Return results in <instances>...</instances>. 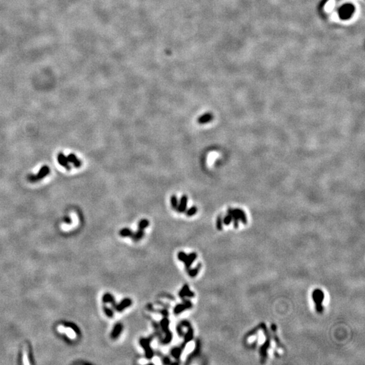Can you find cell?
Returning <instances> with one entry per match:
<instances>
[{"label":"cell","instance_id":"12","mask_svg":"<svg viewBox=\"0 0 365 365\" xmlns=\"http://www.w3.org/2000/svg\"><path fill=\"white\" fill-rule=\"evenodd\" d=\"M66 157H67L68 162H69L70 164H73V166H75V168H80V166H81L82 162L80 161V159H79L78 158L76 157V156L75 155V154L71 153Z\"/></svg>","mask_w":365,"mask_h":365},{"label":"cell","instance_id":"5","mask_svg":"<svg viewBox=\"0 0 365 365\" xmlns=\"http://www.w3.org/2000/svg\"><path fill=\"white\" fill-rule=\"evenodd\" d=\"M193 306V304L190 300H184L183 303L178 304L175 306L173 310L174 314H179L185 310L190 309Z\"/></svg>","mask_w":365,"mask_h":365},{"label":"cell","instance_id":"16","mask_svg":"<svg viewBox=\"0 0 365 365\" xmlns=\"http://www.w3.org/2000/svg\"><path fill=\"white\" fill-rule=\"evenodd\" d=\"M213 119V116L210 113H206L200 116L198 118V122L199 124H206L208 123Z\"/></svg>","mask_w":365,"mask_h":365},{"label":"cell","instance_id":"22","mask_svg":"<svg viewBox=\"0 0 365 365\" xmlns=\"http://www.w3.org/2000/svg\"><path fill=\"white\" fill-rule=\"evenodd\" d=\"M199 349H200V343H199V340H198V341L196 342L195 347L194 350V352L191 353L190 355H189L187 358V363H189V361H191L193 358H194L195 356L198 355L199 352Z\"/></svg>","mask_w":365,"mask_h":365},{"label":"cell","instance_id":"24","mask_svg":"<svg viewBox=\"0 0 365 365\" xmlns=\"http://www.w3.org/2000/svg\"><path fill=\"white\" fill-rule=\"evenodd\" d=\"M150 225V221L146 219L141 220L138 223V229L144 230Z\"/></svg>","mask_w":365,"mask_h":365},{"label":"cell","instance_id":"10","mask_svg":"<svg viewBox=\"0 0 365 365\" xmlns=\"http://www.w3.org/2000/svg\"><path fill=\"white\" fill-rule=\"evenodd\" d=\"M194 293L190 290L187 284H185V285L182 286L181 289L180 290V292H178V296H179L181 299H184L185 297H194Z\"/></svg>","mask_w":365,"mask_h":365},{"label":"cell","instance_id":"8","mask_svg":"<svg viewBox=\"0 0 365 365\" xmlns=\"http://www.w3.org/2000/svg\"><path fill=\"white\" fill-rule=\"evenodd\" d=\"M57 160H58V164L59 165H60L61 166L65 168L67 170H70L71 169V164H70L69 162H68L67 157H66V156L64 155V153L59 152L58 154Z\"/></svg>","mask_w":365,"mask_h":365},{"label":"cell","instance_id":"1","mask_svg":"<svg viewBox=\"0 0 365 365\" xmlns=\"http://www.w3.org/2000/svg\"><path fill=\"white\" fill-rule=\"evenodd\" d=\"M355 12V7L352 3H346L339 8L338 14L340 19L347 20L350 19Z\"/></svg>","mask_w":365,"mask_h":365},{"label":"cell","instance_id":"29","mask_svg":"<svg viewBox=\"0 0 365 365\" xmlns=\"http://www.w3.org/2000/svg\"><path fill=\"white\" fill-rule=\"evenodd\" d=\"M177 257H178V260H180L181 262H184L185 260H186V258H187V254H186L185 252H178V254L177 255Z\"/></svg>","mask_w":365,"mask_h":365},{"label":"cell","instance_id":"14","mask_svg":"<svg viewBox=\"0 0 365 365\" xmlns=\"http://www.w3.org/2000/svg\"><path fill=\"white\" fill-rule=\"evenodd\" d=\"M197 257H198V255H197V254L195 253V252H192V253L187 255V257L184 262L185 267L187 271H188V270L191 268V266L192 265L193 263H194V262L195 260V259L197 258Z\"/></svg>","mask_w":365,"mask_h":365},{"label":"cell","instance_id":"33","mask_svg":"<svg viewBox=\"0 0 365 365\" xmlns=\"http://www.w3.org/2000/svg\"><path fill=\"white\" fill-rule=\"evenodd\" d=\"M231 220H232V218H231V215H228L227 216H226L224 218L223 223H224V224H226V225H228V224H229L231 222Z\"/></svg>","mask_w":365,"mask_h":365},{"label":"cell","instance_id":"18","mask_svg":"<svg viewBox=\"0 0 365 365\" xmlns=\"http://www.w3.org/2000/svg\"><path fill=\"white\" fill-rule=\"evenodd\" d=\"M184 342L187 343L194 338V329L192 327L187 328V331L184 334Z\"/></svg>","mask_w":365,"mask_h":365},{"label":"cell","instance_id":"19","mask_svg":"<svg viewBox=\"0 0 365 365\" xmlns=\"http://www.w3.org/2000/svg\"><path fill=\"white\" fill-rule=\"evenodd\" d=\"M165 337L163 339H161L160 341L162 342V344H165V345H167L168 343H170L172 342V340H173V333L171 332V331H170V329L167 331L166 332H165Z\"/></svg>","mask_w":365,"mask_h":365},{"label":"cell","instance_id":"3","mask_svg":"<svg viewBox=\"0 0 365 365\" xmlns=\"http://www.w3.org/2000/svg\"><path fill=\"white\" fill-rule=\"evenodd\" d=\"M50 168H49L47 166H42L39 171L38 172V173L36 174H29L27 177V179L29 181L31 182H38L39 181H40L41 179H43V178L45 177H47V175L50 174Z\"/></svg>","mask_w":365,"mask_h":365},{"label":"cell","instance_id":"32","mask_svg":"<svg viewBox=\"0 0 365 365\" xmlns=\"http://www.w3.org/2000/svg\"><path fill=\"white\" fill-rule=\"evenodd\" d=\"M179 324L181 325V326L182 327H187V328H189V327H191V325L190 324V322H189L188 321H186V320L181 321Z\"/></svg>","mask_w":365,"mask_h":365},{"label":"cell","instance_id":"31","mask_svg":"<svg viewBox=\"0 0 365 365\" xmlns=\"http://www.w3.org/2000/svg\"><path fill=\"white\" fill-rule=\"evenodd\" d=\"M176 330H177V333H178V336L182 337V336H183V335H184L185 333H184L183 331H182V327H181V325H180V324H178V325L177 326V327H176Z\"/></svg>","mask_w":365,"mask_h":365},{"label":"cell","instance_id":"27","mask_svg":"<svg viewBox=\"0 0 365 365\" xmlns=\"http://www.w3.org/2000/svg\"><path fill=\"white\" fill-rule=\"evenodd\" d=\"M23 364H29L31 363L29 362V352H28V350H27V348L26 347H24V350H23Z\"/></svg>","mask_w":365,"mask_h":365},{"label":"cell","instance_id":"34","mask_svg":"<svg viewBox=\"0 0 365 365\" xmlns=\"http://www.w3.org/2000/svg\"><path fill=\"white\" fill-rule=\"evenodd\" d=\"M162 363H163V364H169L171 363V361H170L169 358L167 357V356H165L163 358Z\"/></svg>","mask_w":365,"mask_h":365},{"label":"cell","instance_id":"30","mask_svg":"<svg viewBox=\"0 0 365 365\" xmlns=\"http://www.w3.org/2000/svg\"><path fill=\"white\" fill-rule=\"evenodd\" d=\"M216 227L217 229L219 230H221L223 228V223H222V219H221V216H218V218H217V220H216Z\"/></svg>","mask_w":365,"mask_h":365},{"label":"cell","instance_id":"17","mask_svg":"<svg viewBox=\"0 0 365 365\" xmlns=\"http://www.w3.org/2000/svg\"><path fill=\"white\" fill-rule=\"evenodd\" d=\"M169 324H170L169 319H168L166 317H164L162 319V320L160 321L159 325H160V329H162V331L164 333L166 332L167 331H168V330H169Z\"/></svg>","mask_w":365,"mask_h":365},{"label":"cell","instance_id":"15","mask_svg":"<svg viewBox=\"0 0 365 365\" xmlns=\"http://www.w3.org/2000/svg\"><path fill=\"white\" fill-rule=\"evenodd\" d=\"M102 301L104 304H111L112 305V308H114L116 306V304H117L114 297L110 293H106L102 297Z\"/></svg>","mask_w":365,"mask_h":365},{"label":"cell","instance_id":"20","mask_svg":"<svg viewBox=\"0 0 365 365\" xmlns=\"http://www.w3.org/2000/svg\"><path fill=\"white\" fill-rule=\"evenodd\" d=\"M144 230H140L138 229L137 231H136L135 233H133L132 236L131 237V238L133 240V241L135 242H137L139 241L140 240H141V239L144 236Z\"/></svg>","mask_w":365,"mask_h":365},{"label":"cell","instance_id":"23","mask_svg":"<svg viewBox=\"0 0 365 365\" xmlns=\"http://www.w3.org/2000/svg\"><path fill=\"white\" fill-rule=\"evenodd\" d=\"M133 232L129 228H123L119 231V235L122 237H131Z\"/></svg>","mask_w":365,"mask_h":365},{"label":"cell","instance_id":"13","mask_svg":"<svg viewBox=\"0 0 365 365\" xmlns=\"http://www.w3.org/2000/svg\"><path fill=\"white\" fill-rule=\"evenodd\" d=\"M188 202V197L186 195H183L181 197L180 202H178L177 211L179 213L185 212V210H187V206Z\"/></svg>","mask_w":365,"mask_h":365},{"label":"cell","instance_id":"6","mask_svg":"<svg viewBox=\"0 0 365 365\" xmlns=\"http://www.w3.org/2000/svg\"><path fill=\"white\" fill-rule=\"evenodd\" d=\"M58 331L59 333L65 334L71 339H75L76 337V331H75V329H73L71 327H65L64 325H59L58 327Z\"/></svg>","mask_w":365,"mask_h":365},{"label":"cell","instance_id":"7","mask_svg":"<svg viewBox=\"0 0 365 365\" xmlns=\"http://www.w3.org/2000/svg\"><path fill=\"white\" fill-rule=\"evenodd\" d=\"M132 303H133V301H132L131 299H130V298H129V297H126V298H124V299L122 300L121 302H119L118 304H116V306L113 308H114V310H115L116 311L121 312L123 311L127 308H129V307L131 306Z\"/></svg>","mask_w":365,"mask_h":365},{"label":"cell","instance_id":"11","mask_svg":"<svg viewBox=\"0 0 365 365\" xmlns=\"http://www.w3.org/2000/svg\"><path fill=\"white\" fill-rule=\"evenodd\" d=\"M122 330H123V325H122V323H121V322H118V323L116 324L111 332V338L113 339H117L119 335L121 334Z\"/></svg>","mask_w":365,"mask_h":365},{"label":"cell","instance_id":"9","mask_svg":"<svg viewBox=\"0 0 365 365\" xmlns=\"http://www.w3.org/2000/svg\"><path fill=\"white\" fill-rule=\"evenodd\" d=\"M186 344H187V343L183 342L180 346L174 347L171 350V351H170L171 356H173L176 360H178L180 359V357L181 356L182 352H183Z\"/></svg>","mask_w":365,"mask_h":365},{"label":"cell","instance_id":"26","mask_svg":"<svg viewBox=\"0 0 365 365\" xmlns=\"http://www.w3.org/2000/svg\"><path fill=\"white\" fill-rule=\"evenodd\" d=\"M170 203H171L172 208H173L174 210H177V208H178V201L177 197L175 195H173L171 196Z\"/></svg>","mask_w":365,"mask_h":365},{"label":"cell","instance_id":"25","mask_svg":"<svg viewBox=\"0 0 365 365\" xmlns=\"http://www.w3.org/2000/svg\"><path fill=\"white\" fill-rule=\"evenodd\" d=\"M197 212H198L197 207L194 206L190 207V208L185 210V215H186V216H192L195 215Z\"/></svg>","mask_w":365,"mask_h":365},{"label":"cell","instance_id":"28","mask_svg":"<svg viewBox=\"0 0 365 365\" xmlns=\"http://www.w3.org/2000/svg\"><path fill=\"white\" fill-rule=\"evenodd\" d=\"M103 309H104V313L106 314V315L107 316V317L108 318H113V317H114V311H113V310L111 309L110 308H108V307H107L106 306H104Z\"/></svg>","mask_w":365,"mask_h":365},{"label":"cell","instance_id":"4","mask_svg":"<svg viewBox=\"0 0 365 365\" xmlns=\"http://www.w3.org/2000/svg\"><path fill=\"white\" fill-rule=\"evenodd\" d=\"M324 293L321 289H315L312 293V298H313L314 303L316 304V309L317 312H322L323 308L322 306V303L324 300Z\"/></svg>","mask_w":365,"mask_h":365},{"label":"cell","instance_id":"21","mask_svg":"<svg viewBox=\"0 0 365 365\" xmlns=\"http://www.w3.org/2000/svg\"><path fill=\"white\" fill-rule=\"evenodd\" d=\"M201 267H202L201 263H198V265L196 266L195 268L189 269L187 271L189 276L191 277H195V276H197L198 273L199 272V271H200Z\"/></svg>","mask_w":365,"mask_h":365},{"label":"cell","instance_id":"2","mask_svg":"<svg viewBox=\"0 0 365 365\" xmlns=\"http://www.w3.org/2000/svg\"><path fill=\"white\" fill-rule=\"evenodd\" d=\"M153 339V336H150L147 338H141L139 339V344L145 351V356L146 359H151L154 356V352L152 347L150 346V343Z\"/></svg>","mask_w":365,"mask_h":365}]
</instances>
